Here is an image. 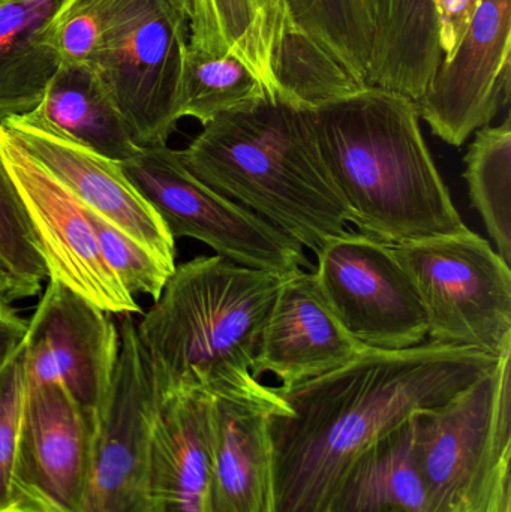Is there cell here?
I'll list each match as a JSON object with an SVG mask.
<instances>
[{
  "label": "cell",
  "mask_w": 511,
  "mask_h": 512,
  "mask_svg": "<svg viewBox=\"0 0 511 512\" xmlns=\"http://www.w3.org/2000/svg\"><path fill=\"white\" fill-rule=\"evenodd\" d=\"M270 414L251 400L212 396V462L206 512H273Z\"/></svg>",
  "instance_id": "ac0fdd59"
},
{
  "label": "cell",
  "mask_w": 511,
  "mask_h": 512,
  "mask_svg": "<svg viewBox=\"0 0 511 512\" xmlns=\"http://www.w3.org/2000/svg\"><path fill=\"white\" fill-rule=\"evenodd\" d=\"M511 0H483L452 56L443 59L422 98L420 119L461 147L510 104Z\"/></svg>",
  "instance_id": "5bb4252c"
},
{
  "label": "cell",
  "mask_w": 511,
  "mask_h": 512,
  "mask_svg": "<svg viewBox=\"0 0 511 512\" xmlns=\"http://www.w3.org/2000/svg\"><path fill=\"white\" fill-rule=\"evenodd\" d=\"M315 255L318 286L353 339L384 351L426 342L428 318L422 298L393 246L345 231Z\"/></svg>",
  "instance_id": "9c48e42d"
},
{
  "label": "cell",
  "mask_w": 511,
  "mask_h": 512,
  "mask_svg": "<svg viewBox=\"0 0 511 512\" xmlns=\"http://www.w3.org/2000/svg\"><path fill=\"white\" fill-rule=\"evenodd\" d=\"M23 346L0 370V512H14L11 501L12 471L23 409Z\"/></svg>",
  "instance_id": "4dcf8cb0"
},
{
  "label": "cell",
  "mask_w": 511,
  "mask_h": 512,
  "mask_svg": "<svg viewBox=\"0 0 511 512\" xmlns=\"http://www.w3.org/2000/svg\"><path fill=\"white\" fill-rule=\"evenodd\" d=\"M60 0H6L0 5V123L30 113L59 69L41 30Z\"/></svg>",
  "instance_id": "7402d4cb"
},
{
  "label": "cell",
  "mask_w": 511,
  "mask_h": 512,
  "mask_svg": "<svg viewBox=\"0 0 511 512\" xmlns=\"http://www.w3.org/2000/svg\"><path fill=\"white\" fill-rule=\"evenodd\" d=\"M483 0H435L443 59L452 56Z\"/></svg>",
  "instance_id": "1f68e13d"
},
{
  "label": "cell",
  "mask_w": 511,
  "mask_h": 512,
  "mask_svg": "<svg viewBox=\"0 0 511 512\" xmlns=\"http://www.w3.org/2000/svg\"><path fill=\"white\" fill-rule=\"evenodd\" d=\"M29 321L9 304L0 300V370L20 351L26 337Z\"/></svg>",
  "instance_id": "d6a6232c"
},
{
  "label": "cell",
  "mask_w": 511,
  "mask_h": 512,
  "mask_svg": "<svg viewBox=\"0 0 511 512\" xmlns=\"http://www.w3.org/2000/svg\"><path fill=\"white\" fill-rule=\"evenodd\" d=\"M470 200L483 219L498 255L511 261V119L483 126L465 156Z\"/></svg>",
  "instance_id": "d4e9b609"
},
{
  "label": "cell",
  "mask_w": 511,
  "mask_h": 512,
  "mask_svg": "<svg viewBox=\"0 0 511 512\" xmlns=\"http://www.w3.org/2000/svg\"><path fill=\"white\" fill-rule=\"evenodd\" d=\"M212 462V396L201 390L159 394L149 441L156 512H206Z\"/></svg>",
  "instance_id": "e0dca14e"
},
{
  "label": "cell",
  "mask_w": 511,
  "mask_h": 512,
  "mask_svg": "<svg viewBox=\"0 0 511 512\" xmlns=\"http://www.w3.org/2000/svg\"><path fill=\"white\" fill-rule=\"evenodd\" d=\"M291 24L285 0H192L189 48L242 60L276 101V63Z\"/></svg>",
  "instance_id": "d6986e66"
},
{
  "label": "cell",
  "mask_w": 511,
  "mask_h": 512,
  "mask_svg": "<svg viewBox=\"0 0 511 512\" xmlns=\"http://www.w3.org/2000/svg\"><path fill=\"white\" fill-rule=\"evenodd\" d=\"M282 280L218 255L177 265L137 324L158 394L201 390L287 412L275 388L252 375Z\"/></svg>",
  "instance_id": "3957f363"
},
{
  "label": "cell",
  "mask_w": 511,
  "mask_h": 512,
  "mask_svg": "<svg viewBox=\"0 0 511 512\" xmlns=\"http://www.w3.org/2000/svg\"><path fill=\"white\" fill-rule=\"evenodd\" d=\"M174 8L179 9L186 18H191L192 15V0H168Z\"/></svg>",
  "instance_id": "836d02e7"
},
{
  "label": "cell",
  "mask_w": 511,
  "mask_h": 512,
  "mask_svg": "<svg viewBox=\"0 0 511 512\" xmlns=\"http://www.w3.org/2000/svg\"><path fill=\"white\" fill-rule=\"evenodd\" d=\"M441 62L435 0H389L368 87L417 102Z\"/></svg>",
  "instance_id": "603a6c76"
},
{
  "label": "cell",
  "mask_w": 511,
  "mask_h": 512,
  "mask_svg": "<svg viewBox=\"0 0 511 512\" xmlns=\"http://www.w3.org/2000/svg\"><path fill=\"white\" fill-rule=\"evenodd\" d=\"M324 170L359 233L390 246L467 230L416 102L377 87L308 108Z\"/></svg>",
  "instance_id": "7a4b0ae2"
},
{
  "label": "cell",
  "mask_w": 511,
  "mask_h": 512,
  "mask_svg": "<svg viewBox=\"0 0 511 512\" xmlns=\"http://www.w3.org/2000/svg\"><path fill=\"white\" fill-rule=\"evenodd\" d=\"M326 512H431L413 417L356 457L336 484Z\"/></svg>",
  "instance_id": "44dd1931"
},
{
  "label": "cell",
  "mask_w": 511,
  "mask_h": 512,
  "mask_svg": "<svg viewBox=\"0 0 511 512\" xmlns=\"http://www.w3.org/2000/svg\"><path fill=\"white\" fill-rule=\"evenodd\" d=\"M276 80L282 99L303 108L365 89L294 24L285 33L279 50Z\"/></svg>",
  "instance_id": "4316f807"
},
{
  "label": "cell",
  "mask_w": 511,
  "mask_h": 512,
  "mask_svg": "<svg viewBox=\"0 0 511 512\" xmlns=\"http://www.w3.org/2000/svg\"><path fill=\"white\" fill-rule=\"evenodd\" d=\"M422 298L429 342L498 358L511 348V271L471 230L393 246Z\"/></svg>",
  "instance_id": "52a82bcc"
},
{
  "label": "cell",
  "mask_w": 511,
  "mask_h": 512,
  "mask_svg": "<svg viewBox=\"0 0 511 512\" xmlns=\"http://www.w3.org/2000/svg\"><path fill=\"white\" fill-rule=\"evenodd\" d=\"M134 315H123L119 357L95 435L83 512H156L149 441L159 394Z\"/></svg>",
  "instance_id": "30bf717a"
},
{
  "label": "cell",
  "mask_w": 511,
  "mask_h": 512,
  "mask_svg": "<svg viewBox=\"0 0 511 512\" xmlns=\"http://www.w3.org/2000/svg\"><path fill=\"white\" fill-rule=\"evenodd\" d=\"M123 173L174 240L189 237L243 267L285 274L309 265L303 246L242 204L204 185L167 144L140 147Z\"/></svg>",
  "instance_id": "ba28073f"
},
{
  "label": "cell",
  "mask_w": 511,
  "mask_h": 512,
  "mask_svg": "<svg viewBox=\"0 0 511 512\" xmlns=\"http://www.w3.org/2000/svg\"><path fill=\"white\" fill-rule=\"evenodd\" d=\"M0 156L35 231L48 279L110 315L143 312L105 264L86 206L30 156L3 123Z\"/></svg>",
  "instance_id": "7c38bea8"
},
{
  "label": "cell",
  "mask_w": 511,
  "mask_h": 512,
  "mask_svg": "<svg viewBox=\"0 0 511 512\" xmlns=\"http://www.w3.org/2000/svg\"><path fill=\"white\" fill-rule=\"evenodd\" d=\"M389 0H285L291 21L368 87Z\"/></svg>",
  "instance_id": "cb8c5ba5"
},
{
  "label": "cell",
  "mask_w": 511,
  "mask_h": 512,
  "mask_svg": "<svg viewBox=\"0 0 511 512\" xmlns=\"http://www.w3.org/2000/svg\"><path fill=\"white\" fill-rule=\"evenodd\" d=\"M95 435L59 385L26 384L12 471V510L83 512Z\"/></svg>",
  "instance_id": "4fadbf2b"
},
{
  "label": "cell",
  "mask_w": 511,
  "mask_h": 512,
  "mask_svg": "<svg viewBox=\"0 0 511 512\" xmlns=\"http://www.w3.org/2000/svg\"><path fill=\"white\" fill-rule=\"evenodd\" d=\"M119 357V330L108 313L48 279L23 343L29 385H59L93 430L107 408Z\"/></svg>",
  "instance_id": "8fae6325"
},
{
  "label": "cell",
  "mask_w": 511,
  "mask_h": 512,
  "mask_svg": "<svg viewBox=\"0 0 511 512\" xmlns=\"http://www.w3.org/2000/svg\"><path fill=\"white\" fill-rule=\"evenodd\" d=\"M6 0H0V5H2V3H5Z\"/></svg>",
  "instance_id": "8d00e7d4"
},
{
  "label": "cell",
  "mask_w": 511,
  "mask_h": 512,
  "mask_svg": "<svg viewBox=\"0 0 511 512\" xmlns=\"http://www.w3.org/2000/svg\"><path fill=\"white\" fill-rule=\"evenodd\" d=\"M188 18L168 0H101L90 71L138 147L167 144L179 123Z\"/></svg>",
  "instance_id": "8992f818"
},
{
  "label": "cell",
  "mask_w": 511,
  "mask_h": 512,
  "mask_svg": "<svg viewBox=\"0 0 511 512\" xmlns=\"http://www.w3.org/2000/svg\"><path fill=\"white\" fill-rule=\"evenodd\" d=\"M431 512H497L511 487V348L437 408L413 415Z\"/></svg>",
  "instance_id": "5b68a950"
},
{
  "label": "cell",
  "mask_w": 511,
  "mask_h": 512,
  "mask_svg": "<svg viewBox=\"0 0 511 512\" xmlns=\"http://www.w3.org/2000/svg\"><path fill=\"white\" fill-rule=\"evenodd\" d=\"M269 98L263 83L237 57L186 50L180 83L179 116L201 125L228 111ZM270 99V98H269Z\"/></svg>",
  "instance_id": "484cf974"
},
{
  "label": "cell",
  "mask_w": 511,
  "mask_h": 512,
  "mask_svg": "<svg viewBox=\"0 0 511 512\" xmlns=\"http://www.w3.org/2000/svg\"><path fill=\"white\" fill-rule=\"evenodd\" d=\"M179 156L204 185L314 254L350 222L321 162L308 108L266 98L228 111Z\"/></svg>",
  "instance_id": "277c9868"
},
{
  "label": "cell",
  "mask_w": 511,
  "mask_h": 512,
  "mask_svg": "<svg viewBox=\"0 0 511 512\" xmlns=\"http://www.w3.org/2000/svg\"><path fill=\"white\" fill-rule=\"evenodd\" d=\"M0 300H6L9 301V303L12 301L11 291H9L8 285H6L2 276H0Z\"/></svg>",
  "instance_id": "d590c367"
},
{
  "label": "cell",
  "mask_w": 511,
  "mask_h": 512,
  "mask_svg": "<svg viewBox=\"0 0 511 512\" xmlns=\"http://www.w3.org/2000/svg\"><path fill=\"white\" fill-rule=\"evenodd\" d=\"M2 123L18 144L84 206L168 264L176 265V240L129 182L120 162L32 128L17 117Z\"/></svg>",
  "instance_id": "2e32d148"
},
{
  "label": "cell",
  "mask_w": 511,
  "mask_h": 512,
  "mask_svg": "<svg viewBox=\"0 0 511 512\" xmlns=\"http://www.w3.org/2000/svg\"><path fill=\"white\" fill-rule=\"evenodd\" d=\"M497 361L434 342L368 348L333 372L275 388L287 412L269 417L273 512H326L362 451L416 412L452 400Z\"/></svg>",
  "instance_id": "6da1fadb"
},
{
  "label": "cell",
  "mask_w": 511,
  "mask_h": 512,
  "mask_svg": "<svg viewBox=\"0 0 511 512\" xmlns=\"http://www.w3.org/2000/svg\"><path fill=\"white\" fill-rule=\"evenodd\" d=\"M366 349L336 318L315 273L297 270L282 280L252 375L272 373L281 387H293L345 366Z\"/></svg>",
  "instance_id": "9a60e30c"
},
{
  "label": "cell",
  "mask_w": 511,
  "mask_h": 512,
  "mask_svg": "<svg viewBox=\"0 0 511 512\" xmlns=\"http://www.w3.org/2000/svg\"><path fill=\"white\" fill-rule=\"evenodd\" d=\"M86 209L102 258L117 280L122 283L123 288L132 297L144 294L155 301L158 300L162 289L174 273L176 265L168 264L164 259L144 248L137 240L123 233L116 225L111 224L89 207Z\"/></svg>",
  "instance_id": "f1b7e54d"
},
{
  "label": "cell",
  "mask_w": 511,
  "mask_h": 512,
  "mask_svg": "<svg viewBox=\"0 0 511 512\" xmlns=\"http://www.w3.org/2000/svg\"><path fill=\"white\" fill-rule=\"evenodd\" d=\"M17 119L111 161H128L140 149L87 65H60L41 102Z\"/></svg>",
  "instance_id": "ffe728a7"
},
{
  "label": "cell",
  "mask_w": 511,
  "mask_h": 512,
  "mask_svg": "<svg viewBox=\"0 0 511 512\" xmlns=\"http://www.w3.org/2000/svg\"><path fill=\"white\" fill-rule=\"evenodd\" d=\"M497 512H511V487L504 492L500 505H498Z\"/></svg>",
  "instance_id": "e575fe53"
},
{
  "label": "cell",
  "mask_w": 511,
  "mask_h": 512,
  "mask_svg": "<svg viewBox=\"0 0 511 512\" xmlns=\"http://www.w3.org/2000/svg\"><path fill=\"white\" fill-rule=\"evenodd\" d=\"M101 33V0H60L41 41L60 65H87Z\"/></svg>",
  "instance_id": "f546056e"
},
{
  "label": "cell",
  "mask_w": 511,
  "mask_h": 512,
  "mask_svg": "<svg viewBox=\"0 0 511 512\" xmlns=\"http://www.w3.org/2000/svg\"><path fill=\"white\" fill-rule=\"evenodd\" d=\"M0 276L12 300L33 297L48 279L47 265L39 248L20 195L0 156Z\"/></svg>",
  "instance_id": "83f0119b"
}]
</instances>
